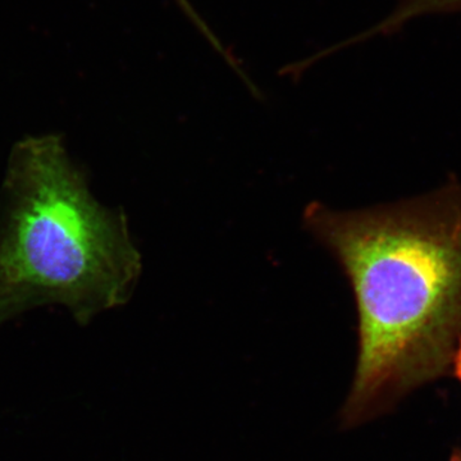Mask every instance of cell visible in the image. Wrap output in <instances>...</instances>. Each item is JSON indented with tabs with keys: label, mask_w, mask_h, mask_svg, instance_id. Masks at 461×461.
<instances>
[{
	"label": "cell",
	"mask_w": 461,
	"mask_h": 461,
	"mask_svg": "<svg viewBox=\"0 0 461 461\" xmlns=\"http://www.w3.org/2000/svg\"><path fill=\"white\" fill-rule=\"evenodd\" d=\"M308 229L353 286L359 357L342 426L391 411L445 377L461 339V182L362 211L306 208Z\"/></svg>",
	"instance_id": "cell-1"
},
{
	"label": "cell",
	"mask_w": 461,
	"mask_h": 461,
	"mask_svg": "<svg viewBox=\"0 0 461 461\" xmlns=\"http://www.w3.org/2000/svg\"><path fill=\"white\" fill-rule=\"evenodd\" d=\"M0 212V285L25 305L87 323L124 304L140 275L126 218L96 202L62 139L32 136L9 157Z\"/></svg>",
	"instance_id": "cell-2"
},
{
	"label": "cell",
	"mask_w": 461,
	"mask_h": 461,
	"mask_svg": "<svg viewBox=\"0 0 461 461\" xmlns=\"http://www.w3.org/2000/svg\"><path fill=\"white\" fill-rule=\"evenodd\" d=\"M27 311L23 303L18 302L16 297L7 293L2 286H0V324L3 321L14 318V315L23 313Z\"/></svg>",
	"instance_id": "cell-4"
},
{
	"label": "cell",
	"mask_w": 461,
	"mask_h": 461,
	"mask_svg": "<svg viewBox=\"0 0 461 461\" xmlns=\"http://www.w3.org/2000/svg\"><path fill=\"white\" fill-rule=\"evenodd\" d=\"M177 3L181 5L182 9H185V11H186L187 16H189L191 20L195 21L196 26H198L203 32H205L206 36L211 35V30H209L208 27L204 25V23H203V21L200 20L198 14H196V12L194 11L193 8H191V5H189V2H187V0H177Z\"/></svg>",
	"instance_id": "cell-5"
},
{
	"label": "cell",
	"mask_w": 461,
	"mask_h": 461,
	"mask_svg": "<svg viewBox=\"0 0 461 461\" xmlns=\"http://www.w3.org/2000/svg\"><path fill=\"white\" fill-rule=\"evenodd\" d=\"M455 377L459 379L461 384V339L459 341V345H457L456 353H455L454 362H453V371Z\"/></svg>",
	"instance_id": "cell-6"
},
{
	"label": "cell",
	"mask_w": 461,
	"mask_h": 461,
	"mask_svg": "<svg viewBox=\"0 0 461 461\" xmlns=\"http://www.w3.org/2000/svg\"><path fill=\"white\" fill-rule=\"evenodd\" d=\"M447 14H461V0H397L396 7L390 16L368 32L354 36L350 42L357 44L375 36L391 35L417 18Z\"/></svg>",
	"instance_id": "cell-3"
},
{
	"label": "cell",
	"mask_w": 461,
	"mask_h": 461,
	"mask_svg": "<svg viewBox=\"0 0 461 461\" xmlns=\"http://www.w3.org/2000/svg\"><path fill=\"white\" fill-rule=\"evenodd\" d=\"M450 461H461V447L456 448L451 455Z\"/></svg>",
	"instance_id": "cell-7"
}]
</instances>
